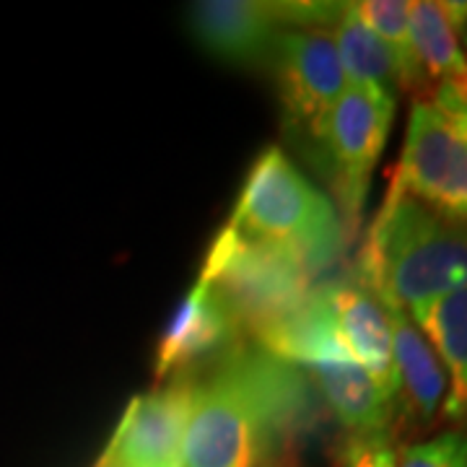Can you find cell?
<instances>
[{"instance_id":"5","label":"cell","mask_w":467,"mask_h":467,"mask_svg":"<svg viewBox=\"0 0 467 467\" xmlns=\"http://www.w3.org/2000/svg\"><path fill=\"white\" fill-rule=\"evenodd\" d=\"M317 273L294 252L254 242L223 226L202 263L201 278L229 301L244 333L265 330L296 309L317 285Z\"/></svg>"},{"instance_id":"11","label":"cell","mask_w":467,"mask_h":467,"mask_svg":"<svg viewBox=\"0 0 467 467\" xmlns=\"http://www.w3.org/2000/svg\"><path fill=\"white\" fill-rule=\"evenodd\" d=\"M335 327L350 358L379 384L389 400H398V371L392 356V325L379 296L358 275L325 284Z\"/></svg>"},{"instance_id":"19","label":"cell","mask_w":467,"mask_h":467,"mask_svg":"<svg viewBox=\"0 0 467 467\" xmlns=\"http://www.w3.org/2000/svg\"><path fill=\"white\" fill-rule=\"evenodd\" d=\"M398 467H467V429H450L405 447Z\"/></svg>"},{"instance_id":"18","label":"cell","mask_w":467,"mask_h":467,"mask_svg":"<svg viewBox=\"0 0 467 467\" xmlns=\"http://www.w3.org/2000/svg\"><path fill=\"white\" fill-rule=\"evenodd\" d=\"M405 0H364L356 3L358 16L364 18L371 32L382 39V45L389 50L398 76H400V91H410L413 97H426L429 84L423 78V70L418 66L413 39H410V16H408Z\"/></svg>"},{"instance_id":"16","label":"cell","mask_w":467,"mask_h":467,"mask_svg":"<svg viewBox=\"0 0 467 467\" xmlns=\"http://www.w3.org/2000/svg\"><path fill=\"white\" fill-rule=\"evenodd\" d=\"M410 317L447 371L450 389L441 413L454 423H467V285L426 304Z\"/></svg>"},{"instance_id":"10","label":"cell","mask_w":467,"mask_h":467,"mask_svg":"<svg viewBox=\"0 0 467 467\" xmlns=\"http://www.w3.org/2000/svg\"><path fill=\"white\" fill-rule=\"evenodd\" d=\"M187 18L202 50L242 67L270 63L278 36L288 26L281 3L254 0H202L187 8Z\"/></svg>"},{"instance_id":"8","label":"cell","mask_w":467,"mask_h":467,"mask_svg":"<svg viewBox=\"0 0 467 467\" xmlns=\"http://www.w3.org/2000/svg\"><path fill=\"white\" fill-rule=\"evenodd\" d=\"M192 374L171 377L138 395L97 467H182Z\"/></svg>"},{"instance_id":"20","label":"cell","mask_w":467,"mask_h":467,"mask_svg":"<svg viewBox=\"0 0 467 467\" xmlns=\"http://www.w3.org/2000/svg\"><path fill=\"white\" fill-rule=\"evenodd\" d=\"M340 467H398V450L389 431L348 436L340 450Z\"/></svg>"},{"instance_id":"12","label":"cell","mask_w":467,"mask_h":467,"mask_svg":"<svg viewBox=\"0 0 467 467\" xmlns=\"http://www.w3.org/2000/svg\"><path fill=\"white\" fill-rule=\"evenodd\" d=\"M392 325V356L398 371V398L416 423H434L447 400V371L434 346L420 333L413 317L395 301L379 299Z\"/></svg>"},{"instance_id":"1","label":"cell","mask_w":467,"mask_h":467,"mask_svg":"<svg viewBox=\"0 0 467 467\" xmlns=\"http://www.w3.org/2000/svg\"><path fill=\"white\" fill-rule=\"evenodd\" d=\"M306 413L299 371L242 343L192 374L182 467H278Z\"/></svg>"},{"instance_id":"15","label":"cell","mask_w":467,"mask_h":467,"mask_svg":"<svg viewBox=\"0 0 467 467\" xmlns=\"http://www.w3.org/2000/svg\"><path fill=\"white\" fill-rule=\"evenodd\" d=\"M306 371L346 434L371 436L389 431L395 402L356 361H335Z\"/></svg>"},{"instance_id":"2","label":"cell","mask_w":467,"mask_h":467,"mask_svg":"<svg viewBox=\"0 0 467 467\" xmlns=\"http://www.w3.org/2000/svg\"><path fill=\"white\" fill-rule=\"evenodd\" d=\"M358 278L413 315L467 285V226L389 187L367 234Z\"/></svg>"},{"instance_id":"4","label":"cell","mask_w":467,"mask_h":467,"mask_svg":"<svg viewBox=\"0 0 467 467\" xmlns=\"http://www.w3.org/2000/svg\"><path fill=\"white\" fill-rule=\"evenodd\" d=\"M389 187L467 226V88L436 86L413 99Z\"/></svg>"},{"instance_id":"9","label":"cell","mask_w":467,"mask_h":467,"mask_svg":"<svg viewBox=\"0 0 467 467\" xmlns=\"http://www.w3.org/2000/svg\"><path fill=\"white\" fill-rule=\"evenodd\" d=\"M244 327L234 315L229 301L205 281L190 288L167 330L159 340L153 358L156 384L171 377L195 374L202 364H213L221 356L244 343Z\"/></svg>"},{"instance_id":"14","label":"cell","mask_w":467,"mask_h":467,"mask_svg":"<svg viewBox=\"0 0 467 467\" xmlns=\"http://www.w3.org/2000/svg\"><path fill=\"white\" fill-rule=\"evenodd\" d=\"M408 16L413 50L429 91L436 86L467 88V57L460 42L467 24V3L416 0L408 5Z\"/></svg>"},{"instance_id":"13","label":"cell","mask_w":467,"mask_h":467,"mask_svg":"<svg viewBox=\"0 0 467 467\" xmlns=\"http://www.w3.org/2000/svg\"><path fill=\"white\" fill-rule=\"evenodd\" d=\"M254 346L270 353L288 367L315 368L335 361H353L343 346L333 312L325 296V285H317L296 309L267 325L254 335Z\"/></svg>"},{"instance_id":"3","label":"cell","mask_w":467,"mask_h":467,"mask_svg":"<svg viewBox=\"0 0 467 467\" xmlns=\"http://www.w3.org/2000/svg\"><path fill=\"white\" fill-rule=\"evenodd\" d=\"M242 236L294 252L315 273L337 257L343 223L330 198L309 182L278 146L252 164L226 223Z\"/></svg>"},{"instance_id":"21","label":"cell","mask_w":467,"mask_h":467,"mask_svg":"<svg viewBox=\"0 0 467 467\" xmlns=\"http://www.w3.org/2000/svg\"><path fill=\"white\" fill-rule=\"evenodd\" d=\"M462 45H465V47H462V50L467 52V24H465V32H462ZM467 57V55H465Z\"/></svg>"},{"instance_id":"6","label":"cell","mask_w":467,"mask_h":467,"mask_svg":"<svg viewBox=\"0 0 467 467\" xmlns=\"http://www.w3.org/2000/svg\"><path fill=\"white\" fill-rule=\"evenodd\" d=\"M398 99L374 94L361 86H346L340 99L312 130L322 150L346 223L353 232L367 202L371 174L379 164Z\"/></svg>"},{"instance_id":"17","label":"cell","mask_w":467,"mask_h":467,"mask_svg":"<svg viewBox=\"0 0 467 467\" xmlns=\"http://www.w3.org/2000/svg\"><path fill=\"white\" fill-rule=\"evenodd\" d=\"M335 45L343 63L346 84L361 86L374 94L398 99L400 94V76L389 50L382 39L368 29L364 18L358 16L356 3H343L340 18L335 24Z\"/></svg>"},{"instance_id":"7","label":"cell","mask_w":467,"mask_h":467,"mask_svg":"<svg viewBox=\"0 0 467 467\" xmlns=\"http://www.w3.org/2000/svg\"><path fill=\"white\" fill-rule=\"evenodd\" d=\"M270 63L285 122L312 133L348 86L333 26H285Z\"/></svg>"}]
</instances>
